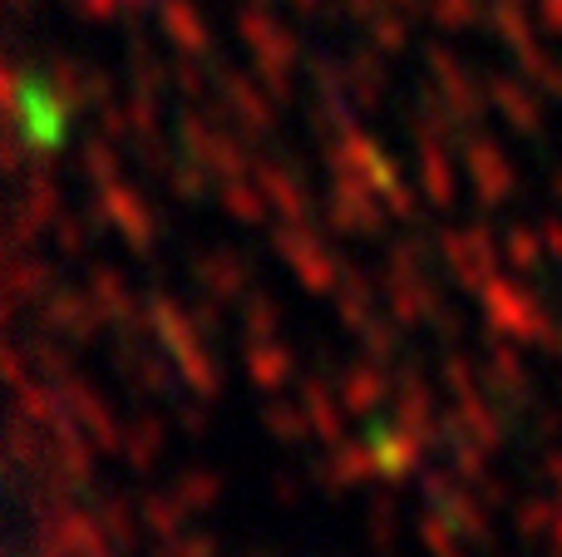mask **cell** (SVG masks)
Instances as JSON below:
<instances>
[{"label":"cell","instance_id":"cell-1","mask_svg":"<svg viewBox=\"0 0 562 557\" xmlns=\"http://www.w3.org/2000/svg\"><path fill=\"white\" fill-rule=\"evenodd\" d=\"M20 104H25V128H30V138H55L59 134V104H55V94H49L45 84L40 89H25V94H20Z\"/></svg>","mask_w":562,"mask_h":557}]
</instances>
